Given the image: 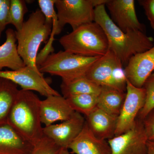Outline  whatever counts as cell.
<instances>
[{
	"instance_id": "1",
	"label": "cell",
	"mask_w": 154,
	"mask_h": 154,
	"mask_svg": "<svg viewBox=\"0 0 154 154\" xmlns=\"http://www.w3.org/2000/svg\"><path fill=\"white\" fill-rule=\"evenodd\" d=\"M107 36L109 50L113 53L122 65L127 64L134 55L150 49L153 38L143 31L133 30L125 32L119 28L110 19L105 5L95 8V20Z\"/></svg>"
},
{
	"instance_id": "2",
	"label": "cell",
	"mask_w": 154,
	"mask_h": 154,
	"mask_svg": "<svg viewBox=\"0 0 154 154\" xmlns=\"http://www.w3.org/2000/svg\"><path fill=\"white\" fill-rule=\"evenodd\" d=\"M40 102L33 91L19 90L7 122L33 146L44 136L40 118Z\"/></svg>"
},
{
	"instance_id": "3",
	"label": "cell",
	"mask_w": 154,
	"mask_h": 154,
	"mask_svg": "<svg viewBox=\"0 0 154 154\" xmlns=\"http://www.w3.org/2000/svg\"><path fill=\"white\" fill-rule=\"evenodd\" d=\"M52 25L46 22L41 11L37 9L24 22L21 29L16 31L17 49L26 66L39 72L36 60L39 48L48 40ZM41 73V72H40Z\"/></svg>"
},
{
	"instance_id": "4",
	"label": "cell",
	"mask_w": 154,
	"mask_h": 154,
	"mask_svg": "<svg viewBox=\"0 0 154 154\" xmlns=\"http://www.w3.org/2000/svg\"><path fill=\"white\" fill-rule=\"evenodd\" d=\"M59 42L65 51L86 57L103 56L109 51L107 36L95 22L72 30Z\"/></svg>"
},
{
	"instance_id": "5",
	"label": "cell",
	"mask_w": 154,
	"mask_h": 154,
	"mask_svg": "<svg viewBox=\"0 0 154 154\" xmlns=\"http://www.w3.org/2000/svg\"><path fill=\"white\" fill-rule=\"evenodd\" d=\"M100 57H86L60 51L48 56L38 70L41 73L61 77L63 82L86 76L88 69Z\"/></svg>"
},
{
	"instance_id": "6",
	"label": "cell",
	"mask_w": 154,
	"mask_h": 154,
	"mask_svg": "<svg viewBox=\"0 0 154 154\" xmlns=\"http://www.w3.org/2000/svg\"><path fill=\"white\" fill-rule=\"evenodd\" d=\"M55 6L58 21L56 35L67 24L74 30L95 20L93 0H56Z\"/></svg>"
},
{
	"instance_id": "7",
	"label": "cell",
	"mask_w": 154,
	"mask_h": 154,
	"mask_svg": "<svg viewBox=\"0 0 154 154\" xmlns=\"http://www.w3.org/2000/svg\"><path fill=\"white\" fill-rule=\"evenodd\" d=\"M145 99L144 88H137L127 80L126 96L117 117L115 136L127 132L134 126Z\"/></svg>"
},
{
	"instance_id": "8",
	"label": "cell",
	"mask_w": 154,
	"mask_h": 154,
	"mask_svg": "<svg viewBox=\"0 0 154 154\" xmlns=\"http://www.w3.org/2000/svg\"><path fill=\"white\" fill-rule=\"evenodd\" d=\"M0 78L10 80L20 86L22 90L36 91L46 97L60 95L50 86L48 80L45 79L43 74L28 66L17 70L0 71Z\"/></svg>"
},
{
	"instance_id": "9",
	"label": "cell",
	"mask_w": 154,
	"mask_h": 154,
	"mask_svg": "<svg viewBox=\"0 0 154 154\" xmlns=\"http://www.w3.org/2000/svg\"><path fill=\"white\" fill-rule=\"evenodd\" d=\"M107 141L111 154H146L148 139L143 120L138 118L131 129Z\"/></svg>"
},
{
	"instance_id": "10",
	"label": "cell",
	"mask_w": 154,
	"mask_h": 154,
	"mask_svg": "<svg viewBox=\"0 0 154 154\" xmlns=\"http://www.w3.org/2000/svg\"><path fill=\"white\" fill-rule=\"evenodd\" d=\"M85 122L82 114L75 112L71 118L61 123L45 126L43 134L62 149H68L69 146L82 131Z\"/></svg>"
},
{
	"instance_id": "11",
	"label": "cell",
	"mask_w": 154,
	"mask_h": 154,
	"mask_svg": "<svg viewBox=\"0 0 154 154\" xmlns=\"http://www.w3.org/2000/svg\"><path fill=\"white\" fill-rule=\"evenodd\" d=\"M110 19L125 32L133 30L144 32V26L139 21L134 0H108L105 5Z\"/></svg>"
},
{
	"instance_id": "12",
	"label": "cell",
	"mask_w": 154,
	"mask_h": 154,
	"mask_svg": "<svg viewBox=\"0 0 154 154\" xmlns=\"http://www.w3.org/2000/svg\"><path fill=\"white\" fill-rule=\"evenodd\" d=\"M124 69L127 80L131 84L137 88H143L154 71V42L150 49L131 58Z\"/></svg>"
},
{
	"instance_id": "13",
	"label": "cell",
	"mask_w": 154,
	"mask_h": 154,
	"mask_svg": "<svg viewBox=\"0 0 154 154\" xmlns=\"http://www.w3.org/2000/svg\"><path fill=\"white\" fill-rule=\"evenodd\" d=\"M122 64L110 51L100 57L88 69L86 76L101 87L116 88L113 74L116 69ZM117 90V89H116Z\"/></svg>"
},
{
	"instance_id": "14",
	"label": "cell",
	"mask_w": 154,
	"mask_h": 154,
	"mask_svg": "<svg viewBox=\"0 0 154 154\" xmlns=\"http://www.w3.org/2000/svg\"><path fill=\"white\" fill-rule=\"evenodd\" d=\"M75 112L66 98L61 95L48 96L40 102V118L45 126L67 120Z\"/></svg>"
},
{
	"instance_id": "15",
	"label": "cell",
	"mask_w": 154,
	"mask_h": 154,
	"mask_svg": "<svg viewBox=\"0 0 154 154\" xmlns=\"http://www.w3.org/2000/svg\"><path fill=\"white\" fill-rule=\"evenodd\" d=\"M75 154H111L108 141L95 136L86 121L81 132L69 146Z\"/></svg>"
},
{
	"instance_id": "16",
	"label": "cell",
	"mask_w": 154,
	"mask_h": 154,
	"mask_svg": "<svg viewBox=\"0 0 154 154\" xmlns=\"http://www.w3.org/2000/svg\"><path fill=\"white\" fill-rule=\"evenodd\" d=\"M117 119V117L97 107L86 116V121L95 136L108 140L115 137Z\"/></svg>"
},
{
	"instance_id": "17",
	"label": "cell",
	"mask_w": 154,
	"mask_h": 154,
	"mask_svg": "<svg viewBox=\"0 0 154 154\" xmlns=\"http://www.w3.org/2000/svg\"><path fill=\"white\" fill-rule=\"evenodd\" d=\"M33 148L8 124L0 125V154H30Z\"/></svg>"
},
{
	"instance_id": "18",
	"label": "cell",
	"mask_w": 154,
	"mask_h": 154,
	"mask_svg": "<svg viewBox=\"0 0 154 154\" xmlns=\"http://www.w3.org/2000/svg\"><path fill=\"white\" fill-rule=\"evenodd\" d=\"M16 31L7 29L5 41L0 45V71L4 68L17 70L26 66L18 53Z\"/></svg>"
},
{
	"instance_id": "19",
	"label": "cell",
	"mask_w": 154,
	"mask_h": 154,
	"mask_svg": "<svg viewBox=\"0 0 154 154\" xmlns=\"http://www.w3.org/2000/svg\"><path fill=\"white\" fill-rule=\"evenodd\" d=\"M126 96V92L108 87H101L97 107L110 115L118 117Z\"/></svg>"
},
{
	"instance_id": "20",
	"label": "cell",
	"mask_w": 154,
	"mask_h": 154,
	"mask_svg": "<svg viewBox=\"0 0 154 154\" xmlns=\"http://www.w3.org/2000/svg\"><path fill=\"white\" fill-rule=\"evenodd\" d=\"M19 91L15 83L0 78V125L7 124L9 113Z\"/></svg>"
},
{
	"instance_id": "21",
	"label": "cell",
	"mask_w": 154,
	"mask_h": 154,
	"mask_svg": "<svg viewBox=\"0 0 154 154\" xmlns=\"http://www.w3.org/2000/svg\"><path fill=\"white\" fill-rule=\"evenodd\" d=\"M60 88L63 96L65 98L79 94L99 95L101 90V86L89 79L86 76L66 82L62 81Z\"/></svg>"
},
{
	"instance_id": "22",
	"label": "cell",
	"mask_w": 154,
	"mask_h": 154,
	"mask_svg": "<svg viewBox=\"0 0 154 154\" xmlns=\"http://www.w3.org/2000/svg\"><path fill=\"white\" fill-rule=\"evenodd\" d=\"M98 96L94 94L73 95L66 98L75 112L88 116L97 107Z\"/></svg>"
},
{
	"instance_id": "23",
	"label": "cell",
	"mask_w": 154,
	"mask_h": 154,
	"mask_svg": "<svg viewBox=\"0 0 154 154\" xmlns=\"http://www.w3.org/2000/svg\"><path fill=\"white\" fill-rule=\"evenodd\" d=\"M28 8L25 1L11 0L10 8V24L14 25L18 31L22 28L25 14Z\"/></svg>"
},
{
	"instance_id": "24",
	"label": "cell",
	"mask_w": 154,
	"mask_h": 154,
	"mask_svg": "<svg viewBox=\"0 0 154 154\" xmlns=\"http://www.w3.org/2000/svg\"><path fill=\"white\" fill-rule=\"evenodd\" d=\"M146 91V99L138 118L143 120L154 109V73L149 77L144 84Z\"/></svg>"
},
{
	"instance_id": "25",
	"label": "cell",
	"mask_w": 154,
	"mask_h": 154,
	"mask_svg": "<svg viewBox=\"0 0 154 154\" xmlns=\"http://www.w3.org/2000/svg\"><path fill=\"white\" fill-rule=\"evenodd\" d=\"M63 149L46 137L43 136L35 145L30 154H60Z\"/></svg>"
},
{
	"instance_id": "26",
	"label": "cell",
	"mask_w": 154,
	"mask_h": 154,
	"mask_svg": "<svg viewBox=\"0 0 154 154\" xmlns=\"http://www.w3.org/2000/svg\"><path fill=\"white\" fill-rule=\"evenodd\" d=\"M56 0H38L40 10L45 17L47 23L53 25L54 18L57 17L54 9Z\"/></svg>"
},
{
	"instance_id": "27",
	"label": "cell",
	"mask_w": 154,
	"mask_h": 154,
	"mask_svg": "<svg viewBox=\"0 0 154 154\" xmlns=\"http://www.w3.org/2000/svg\"><path fill=\"white\" fill-rule=\"evenodd\" d=\"M11 0H2L0 5V38L6 26L10 24Z\"/></svg>"
},
{
	"instance_id": "28",
	"label": "cell",
	"mask_w": 154,
	"mask_h": 154,
	"mask_svg": "<svg viewBox=\"0 0 154 154\" xmlns=\"http://www.w3.org/2000/svg\"><path fill=\"white\" fill-rule=\"evenodd\" d=\"M143 122L148 140H154V109L143 120Z\"/></svg>"
},
{
	"instance_id": "29",
	"label": "cell",
	"mask_w": 154,
	"mask_h": 154,
	"mask_svg": "<svg viewBox=\"0 0 154 154\" xmlns=\"http://www.w3.org/2000/svg\"><path fill=\"white\" fill-rule=\"evenodd\" d=\"M138 2L144 10L151 26L154 30V0H140Z\"/></svg>"
},
{
	"instance_id": "30",
	"label": "cell",
	"mask_w": 154,
	"mask_h": 154,
	"mask_svg": "<svg viewBox=\"0 0 154 154\" xmlns=\"http://www.w3.org/2000/svg\"><path fill=\"white\" fill-rule=\"evenodd\" d=\"M146 154H154V140H148Z\"/></svg>"
},
{
	"instance_id": "31",
	"label": "cell",
	"mask_w": 154,
	"mask_h": 154,
	"mask_svg": "<svg viewBox=\"0 0 154 154\" xmlns=\"http://www.w3.org/2000/svg\"><path fill=\"white\" fill-rule=\"evenodd\" d=\"M68 149H63L60 154H70Z\"/></svg>"
},
{
	"instance_id": "32",
	"label": "cell",
	"mask_w": 154,
	"mask_h": 154,
	"mask_svg": "<svg viewBox=\"0 0 154 154\" xmlns=\"http://www.w3.org/2000/svg\"><path fill=\"white\" fill-rule=\"evenodd\" d=\"M2 0H0V5H1V4H2Z\"/></svg>"
}]
</instances>
